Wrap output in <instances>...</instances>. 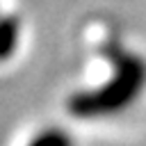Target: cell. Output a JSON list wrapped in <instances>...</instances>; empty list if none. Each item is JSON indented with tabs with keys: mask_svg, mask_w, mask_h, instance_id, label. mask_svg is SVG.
<instances>
[{
	"mask_svg": "<svg viewBox=\"0 0 146 146\" xmlns=\"http://www.w3.org/2000/svg\"><path fill=\"white\" fill-rule=\"evenodd\" d=\"M107 55L114 64V75L98 89L71 96L68 110L73 114L84 119L116 114L132 105L146 89V59L135 52H123L119 48H110Z\"/></svg>",
	"mask_w": 146,
	"mask_h": 146,
	"instance_id": "cell-1",
	"label": "cell"
},
{
	"mask_svg": "<svg viewBox=\"0 0 146 146\" xmlns=\"http://www.w3.org/2000/svg\"><path fill=\"white\" fill-rule=\"evenodd\" d=\"M18 34H21V23L14 16L0 18V59H7L16 50Z\"/></svg>",
	"mask_w": 146,
	"mask_h": 146,
	"instance_id": "cell-2",
	"label": "cell"
},
{
	"mask_svg": "<svg viewBox=\"0 0 146 146\" xmlns=\"http://www.w3.org/2000/svg\"><path fill=\"white\" fill-rule=\"evenodd\" d=\"M27 146H75V144L64 128H43L27 141Z\"/></svg>",
	"mask_w": 146,
	"mask_h": 146,
	"instance_id": "cell-3",
	"label": "cell"
}]
</instances>
